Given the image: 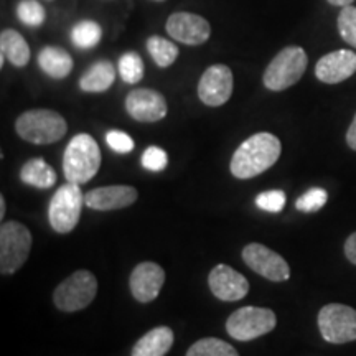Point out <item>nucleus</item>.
Returning <instances> with one entry per match:
<instances>
[{"label": "nucleus", "instance_id": "nucleus-25", "mask_svg": "<svg viewBox=\"0 0 356 356\" xmlns=\"http://www.w3.org/2000/svg\"><path fill=\"white\" fill-rule=\"evenodd\" d=\"M102 30L99 24L92 20H83L78 22L76 25L71 30V40L76 44L78 48L88 50V48H95L97 43L101 42Z\"/></svg>", "mask_w": 356, "mask_h": 356}, {"label": "nucleus", "instance_id": "nucleus-4", "mask_svg": "<svg viewBox=\"0 0 356 356\" xmlns=\"http://www.w3.org/2000/svg\"><path fill=\"white\" fill-rule=\"evenodd\" d=\"M309 56L302 47H286L280 50L264 71L262 83L270 91H284L304 76Z\"/></svg>", "mask_w": 356, "mask_h": 356}, {"label": "nucleus", "instance_id": "nucleus-35", "mask_svg": "<svg viewBox=\"0 0 356 356\" xmlns=\"http://www.w3.org/2000/svg\"><path fill=\"white\" fill-rule=\"evenodd\" d=\"M355 0H328V3L330 6H335V7H346V6H353Z\"/></svg>", "mask_w": 356, "mask_h": 356}, {"label": "nucleus", "instance_id": "nucleus-29", "mask_svg": "<svg viewBox=\"0 0 356 356\" xmlns=\"http://www.w3.org/2000/svg\"><path fill=\"white\" fill-rule=\"evenodd\" d=\"M328 195L323 188H310L309 191H305L302 197L297 198L296 202V208L302 213H315L318 210H322L327 203Z\"/></svg>", "mask_w": 356, "mask_h": 356}, {"label": "nucleus", "instance_id": "nucleus-24", "mask_svg": "<svg viewBox=\"0 0 356 356\" xmlns=\"http://www.w3.org/2000/svg\"><path fill=\"white\" fill-rule=\"evenodd\" d=\"M186 356H239L234 346L220 338H202L186 351Z\"/></svg>", "mask_w": 356, "mask_h": 356}, {"label": "nucleus", "instance_id": "nucleus-32", "mask_svg": "<svg viewBox=\"0 0 356 356\" xmlns=\"http://www.w3.org/2000/svg\"><path fill=\"white\" fill-rule=\"evenodd\" d=\"M106 142L118 154H129L134 150L132 137L122 131H109L106 136Z\"/></svg>", "mask_w": 356, "mask_h": 356}, {"label": "nucleus", "instance_id": "nucleus-8", "mask_svg": "<svg viewBox=\"0 0 356 356\" xmlns=\"http://www.w3.org/2000/svg\"><path fill=\"white\" fill-rule=\"evenodd\" d=\"M97 293V280L95 274L89 270H76L65 279L55 289L53 300L55 305L63 312H78L86 309V307L95 300Z\"/></svg>", "mask_w": 356, "mask_h": 356}, {"label": "nucleus", "instance_id": "nucleus-27", "mask_svg": "<svg viewBox=\"0 0 356 356\" xmlns=\"http://www.w3.org/2000/svg\"><path fill=\"white\" fill-rule=\"evenodd\" d=\"M17 17L26 26H40L47 19V12L38 0H22L17 7Z\"/></svg>", "mask_w": 356, "mask_h": 356}, {"label": "nucleus", "instance_id": "nucleus-23", "mask_svg": "<svg viewBox=\"0 0 356 356\" xmlns=\"http://www.w3.org/2000/svg\"><path fill=\"white\" fill-rule=\"evenodd\" d=\"M147 50H149L150 56H152V60L159 68L172 66L178 58V53H180L175 43L163 37H159V35H154V37L147 40Z\"/></svg>", "mask_w": 356, "mask_h": 356}, {"label": "nucleus", "instance_id": "nucleus-37", "mask_svg": "<svg viewBox=\"0 0 356 356\" xmlns=\"http://www.w3.org/2000/svg\"><path fill=\"white\" fill-rule=\"evenodd\" d=\"M154 2H165V0H154Z\"/></svg>", "mask_w": 356, "mask_h": 356}, {"label": "nucleus", "instance_id": "nucleus-7", "mask_svg": "<svg viewBox=\"0 0 356 356\" xmlns=\"http://www.w3.org/2000/svg\"><path fill=\"white\" fill-rule=\"evenodd\" d=\"M84 195L76 184L61 185L53 195L48 207V221L56 233H70L76 228L81 218Z\"/></svg>", "mask_w": 356, "mask_h": 356}, {"label": "nucleus", "instance_id": "nucleus-11", "mask_svg": "<svg viewBox=\"0 0 356 356\" xmlns=\"http://www.w3.org/2000/svg\"><path fill=\"white\" fill-rule=\"evenodd\" d=\"M233 73L226 65H213L202 74L198 83V97L204 106L218 108L233 95Z\"/></svg>", "mask_w": 356, "mask_h": 356}, {"label": "nucleus", "instance_id": "nucleus-10", "mask_svg": "<svg viewBox=\"0 0 356 356\" xmlns=\"http://www.w3.org/2000/svg\"><path fill=\"white\" fill-rule=\"evenodd\" d=\"M243 259L254 273L267 280L284 282V280H289V277H291V267H289L287 261L273 249L264 246V244H248L243 249Z\"/></svg>", "mask_w": 356, "mask_h": 356}, {"label": "nucleus", "instance_id": "nucleus-19", "mask_svg": "<svg viewBox=\"0 0 356 356\" xmlns=\"http://www.w3.org/2000/svg\"><path fill=\"white\" fill-rule=\"evenodd\" d=\"M175 335L172 328L155 327L137 340L132 348V356H165L170 351Z\"/></svg>", "mask_w": 356, "mask_h": 356}, {"label": "nucleus", "instance_id": "nucleus-16", "mask_svg": "<svg viewBox=\"0 0 356 356\" xmlns=\"http://www.w3.org/2000/svg\"><path fill=\"white\" fill-rule=\"evenodd\" d=\"M356 71V53L337 50L320 58L315 65V76L325 84H338L353 76Z\"/></svg>", "mask_w": 356, "mask_h": 356}, {"label": "nucleus", "instance_id": "nucleus-34", "mask_svg": "<svg viewBox=\"0 0 356 356\" xmlns=\"http://www.w3.org/2000/svg\"><path fill=\"white\" fill-rule=\"evenodd\" d=\"M346 144L351 150H355L356 152V114L353 118V121H351L350 127H348V132H346Z\"/></svg>", "mask_w": 356, "mask_h": 356}, {"label": "nucleus", "instance_id": "nucleus-28", "mask_svg": "<svg viewBox=\"0 0 356 356\" xmlns=\"http://www.w3.org/2000/svg\"><path fill=\"white\" fill-rule=\"evenodd\" d=\"M337 25L343 42L348 43L350 47L356 48V7H341V12L338 13Z\"/></svg>", "mask_w": 356, "mask_h": 356}, {"label": "nucleus", "instance_id": "nucleus-36", "mask_svg": "<svg viewBox=\"0 0 356 356\" xmlns=\"http://www.w3.org/2000/svg\"><path fill=\"white\" fill-rule=\"evenodd\" d=\"M6 216V198L0 197V218Z\"/></svg>", "mask_w": 356, "mask_h": 356}, {"label": "nucleus", "instance_id": "nucleus-3", "mask_svg": "<svg viewBox=\"0 0 356 356\" xmlns=\"http://www.w3.org/2000/svg\"><path fill=\"white\" fill-rule=\"evenodd\" d=\"M15 131L30 144L47 145L63 139L68 124L61 114L50 109H32L20 114L15 122Z\"/></svg>", "mask_w": 356, "mask_h": 356}, {"label": "nucleus", "instance_id": "nucleus-31", "mask_svg": "<svg viewBox=\"0 0 356 356\" xmlns=\"http://www.w3.org/2000/svg\"><path fill=\"white\" fill-rule=\"evenodd\" d=\"M167 163H168V155L165 150L160 149V147L150 145L147 147L145 152L142 154V165L150 172L165 170Z\"/></svg>", "mask_w": 356, "mask_h": 356}, {"label": "nucleus", "instance_id": "nucleus-26", "mask_svg": "<svg viewBox=\"0 0 356 356\" xmlns=\"http://www.w3.org/2000/svg\"><path fill=\"white\" fill-rule=\"evenodd\" d=\"M119 73L127 84H136L144 78V61L139 53L127 51L119 60Z\"/></svg>", "mask_w": 356, "mask_h": 356}, {"label": "nucleus", "instance_id": "nucleus-17", "mask_svg": "<svg viewBox=\"0 0 356 356\" xmlns=\"http://www.w3.org/2000/svg\"><path fill=\"white\" fill-rule=\"evenodd\" d=\"M137 200V190L129 185H113V186H99L88 191L84 197L86 207L97 211H113L122 210V208L131 207Z\"/></svg>", "mask_w": 356, "mask_h": 356}, {"label": "nucleus", "instance_id": "nucleus-18", "mask_svg": "<svg viewBox=\"0 0 356 356\" xmlns=\"http://www.w3.org/2000/svg\"><path fill=\"white\" fill-rule=\"evenodd\" d=\"M6 58L17 68L29 65L30 47L17 30L7 29L0 33V66L6 65Z\"/></svg>", "mask_w": 356, "mask_h": 356}, {"label": "nucleus", "instance_id": "nucleus-14", "mask_svg": "<svg viewBox=\"0 0 356 356\" xmlns=\"http://www.w3.org/2000/svg\"><path fill=\"white\" fill-rule=\"evenodd\" d=\"M208 286L216 299L225 302H238L244 299L249 292L248 279L226 264L213 267L208 275Z\"/></svg>", "mask_w": 356, "mask_h": 356}, {"label": "nucleus", "instance_id": "nucleus-9", "mask_svg": "<svg viewBox=\"0 0 356 356\" xmlns=\"http://www.w3.org/2000/svg\"><path fill=\"white\" fill-rule=\"evenodd\" d=\"M318 328L328 343L343 345L356 340V310L343 304H328L318 312Z\"/></svg>", "mask_w": 356, "mask_h": 356}, {"label": "nucleus", "instance_id": "nucleus-6", "mask_svg": "<svg viewBox=\"0 0 356 356\" xmlns=\"http://www.w3.org/2000/svg\"><path fill=\"white\" fill-rule=\"evenodd\" d=\"M277 325V317L270 309L248 305L236 310L226 320V332L238 341H251L270 333Z\"/></svg>", "mask_w": 356, "mask_h": 356}, {"label": "nucleus", "instance_id": "nucleus-33", "mask_svg": "<svg viewBox=\"0 0 356 356\" xmlns=\"http://www.w3.org/2000/svg\"><path fill=\"white\" fill-rule=\"evenodd\" d=\"M345 256L351 264L356 266V233H353L345 243Z\"/></svg>", "mask_w": 356, "mask_h": 356}, {"label": "nucleus", "instance_id": "nucleus-1", "mask_svg": "<svg viewBox=\"0 0 356 356\" xmlns=\"http://www.w3.org/2000/svg\"><path fill=\"white\" fill-rule=\"evenodd\" d=\"M282 152L280 140L270 132H257L236 149L229 170L236 178H254L277 162Z\"/></svg>", "mask_w": 356, "mask_h": 356}, {"label": "nucleus", "instance_id": "nucleus-30", "mask_svg": "<svg viewBox=\"0 0 356 356\" xmlns=\"http://www.w3.org/2000/svg\"><path fill=\"white\" fill-rule=\"evenodd\" d=\"M286 193L282 190H269L262 191L256 197V204L262 211L267 213H280L286 207Z\"/></svg>", "mask_w": 356, "mask_h": 356}, {"label": "nucleus", "instance_id": "nucleus-12", "mask_svg": "<svg viewBox=\"0 0 356 356\" xmlns=\"http://www.w3.org/2000/svg\"><path fill=\"white\" fill-rule=\"evenodd\" d=\"M167 33L177 42L198 47L210 38L211 25L204 17L191 12H175L167 20Z\"/></svg>", "mask_w": 356, "mask_h": 356}, {"label": "nucleus", "instance_id": "nucleus-22", "mask_svg": "<svg viewBox=\"0 0 356 356\" xmlns=\"http://www.w3.org/2000/svg\"><path fill=\"white\" fill-rule=\"evenodd\" d=\"M20 180L35 188L48 190L56 184V173L43 159L38 157L25 162L20 170Z\"/></svg>", "mask_w": 356, "mask_h": 356}, {"label": "nucleus", "instance_id": "nucleus-2", "mask_svg": "<svg viewBox=\"0 0 356 356\" xmlns=\"http://www.w3.org/2000/svg\"><path fill=\"white\" fill-rule=\"evenodd\" d=\"M101 150L89 134H78L66 145L63 172L70 184L84 185L99 172Z\"/></svg>", "mask_w": 356, "mask_h": 356}, {"label": "nucleus", "instance_id": "nucleus-15", "mask_svg": "<svg viewBox=\"0 0 356 356\" xmlns=\"http://www.w3.org/2000/svg\"><path fill=\"white\" fill-rule=\"evenodd\" d=\"M165 282V270L157 262H140L134 267L129 287L134 299L140 304H149L159 297L160 289Z\"/></svg>", "mask_w": 356, "mask_h": 356}, {"label": "nucleus", "instance_id": "nucleus-20", "mask_svg": "<svg viewBox=\"0 0 356 356\" xmlns=\"http://www.w3.org/2000/svg\"><path fill=\"white\" fill-rule=\"evenodd\" d=\"M38 65L44 74L53 79H63L73 70V58L65 48L44 47L38 53Z\"/></svg>", "mask_w": 356, "mask_h": 356}, {"label": "nucleus", "instance_id": "nucleus-5", "mask_svg": "<svg viewBox=\"0 0 356 356\" xmlns=\"http://www.w3.org/2000/svg\"><path fill=\"white\" fill-rule=\"evenodd\" d=\"M32 233L19 221H7L0 228V273L13 274L25 264L32 251Z\"/></svg>", "mask_w": 356, "mask_h": 356}, {"label": "nucleus", "instance_id": "nucleus-13", "mask_svg": "<svg viewBox=\"0 0 356 356\" xmlns=\"http://www.w3.org/2000/svg\"><path fill=\"white\" fill-rule=\"evenodd\" d=\"M126 111L139 122H159L168 113L165 97L155 89H134L126 97Z\"/></svg>", "mask_w": 356, "mask_h": 356}, {"label": "nucleus", "instance_id": "nucleus-21", "mask_svg": "<svg viewBox=\"0 0 356 356\" xmlns=\"http://www.w3.org/2000/svg\"><path fill=\"white\" fill-rule=\"evenodd\" d=\"M115 70L111 61L101 60L89 68L79 79V88L86 92H104L114 84Z\"/></svg>", "mask_w": 356, "mask_h": 356}]
</instances>
